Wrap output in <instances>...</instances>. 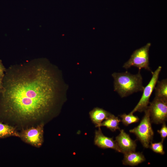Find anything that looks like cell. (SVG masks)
<instances>
[{
  "instance_id": "6da1fadb",
  "label": "cell",
  "mask_w": 167,
  "mask_h": 167,
  "mask_svg": "<svg viewBox=\"0 0 167 167\" xmlns=\"http://www.w3.org/2000/svg\"><path fill=\"white\" fill-rule=\"evenodd\" d=\"M57 71L41 63L6 70L0 92V118L21 130L45 124L54 116L63 92Z\"/></svg>"
},
{
  "instance_id": "7a4b0ae2",
  "label": "cell",
  "mask_w": 167,
  "mask_h": 167,
  "mask_svg": "<svg viewBox=\"0 0 167 167\" xmlns=\"http://www.w3.org/2000/svg\"><path fill=\"white\" fill-rule=\"evenodd\" d=\"M114 79V90L122 98L137 92H143L144 87L142 84V77L140 70L133 75L126 71L114 72L112 75Z\"/></svg>"
},
{
  "instance_id": "3957f363",
  "label": "cell",
  "mask_w": 167,
  "mask_h": 167,
  "mask_svg": "<svg viewBox=\"0 0 167 167\" xmlns=\"http://www.w3.org/2000/svg\"><path fill=\"white\" fill-rule=\"evenodd\" d=\"M144 111V115L139 124L130 130L129 132L136 135L144 148H148L152 141L154 133L152 127L148 107Z\"/></svg>"
},
{
  "instance_id": "277c9868",
  "label": "cell",
  "mask_w": 167,
  "mask_h": 167,
  "mask_svg": "<svg viewBox=\"0 0 167 167\" xmlns=\"http://www.w3.org/2000/svg\"><path fill=\"white\" fill-rule=\"evenodd\" d=\"M151 43H148L145 45L135 50L130 59L123 65V67L128 69L133 66L139 70L144 68L152 73L149 66V51Z\"/></svg>"
},
{
  "instance_id": "5b68a950",
  "label": "cell",
  "mask_w": 167,
  "mask_h": 167,
  "mask_svg": "<svg viewBox=\"0 0 167 167\" xmlns=\"http://www.w3.org/2000/svg\"><path fill=\"white\" fill-rule=\"evenodd\" d=\"M44 123H41L22 129L19 132V138L26 143L39 148L44 141Z\"/></svg>"
},
{
  "instance_id": "8992f818",
  "label": "cell",
  "mask_w": 167,
  "mask_h": 167,
  "mask_svg": "<svg viewBox=\"0 0 167 167\" xmlns=\"http://www.w3.org/2000/svg\"><path fill=\"white\" fill-rule=\"evenodd\" d=\"M161 67L159 66L152 73V76L148 85L144 88L142 96L137 105L130 113H133L138 111H144L148 107L149 99L158 81L159 75L161 70Z\"/></svg>"
},
{
  "instance_id": "52a82bcc",
  "label": "cell",
  "mask_w": 167,
  "mask_h": 167,
  "mask_svg": "<svg viewBox=\"0 0 167 167\" xmlns=\"http://www.w3.org/2000/svg\"><path fill=\"white\" fill-rule=\"evenodd\" d=\"M148 108L151 122L156 124L165 122L167 119V101L155 97Z\"/></svg>"
},
{
  "instance_id": "ba28073f",
  "label": "cell",
  "mask_w": 167,
  "mask_h": 167,
  "mask_svg": "<svg viewBox=\"0 0 167 167\" xmlns=\"http://www.w3.org/2000/svg\"><path fill=\"white\" fill-rule=\"evenodd\" d=\"M120 130V133L115 137V141L121 152L124 154L128 152L135 151L137 146L135 141L133 140L124 130Z\"/></svg>"
},
{
  "instance_id": "9c48e42d",
  "label": "cell",
  "mask_w": 167,
  "mask_h": 167,
  "mask_svg": "<svg viewBox=\"0 0 167 167\" xmlns=\"http://www.w3.org/2000/svg\"><path fill=\"white\" fill-rule=\"evenodd\" d=\"M94 144L100 148L103 149L111 148L117 152H121L115 141L113 138L105 135L102 133L100 127L95 131L94 138Z\"/></svg>"
},
{
  "instance_id": "30bf717a",
  "label": "cell",
  "mask_w": 167,
  "mask_h": 167,
  "mask_svg": "<svg viewBox=\"0 0 167 167\" xmlns=\"http://www.w3.org/2000/svg\"><path fill=\"white\" fill-rule=\"evenodd\" d=\"M122 161L124 165L135 166L144 161L145 158L142 153L135 151L130 152L124 153Z\"/></svg>"
},
{
  "instance_id": "8fae6325",
  "label": "cell",
  "mask_w": 167,
  "mask_h": 167,
  "mask_svg": "<svg viewBox=\"0 0 167 167\" xmlns=\"http://www.w3.org/2000/svg\"><path fill=\"white\" fill-rule=\"evenodd\" d=\"M112 113L102 108L96 107L89 113L90 119L96 127H100L101 123Z\"/></svg>"
},
{
  "instance_id": "7c38bea8",
  "label": "cell",
  "mask_w": 167,
  "mask_h": 167,
  "mask_svg": "<svg viewBox=\"0 0 167 167\" xmlns=\"http://www.w3.org/2000/svg\"><path fill=\"white\" fill-rule=\"evenodd\" d=\"M10 136L19 137V132L15 127L0 122V138Z\"/></svg>"
},
{
  "instance_id": "4fadbf2b",
  "label": "cell",
  "mask_w": 167,
  "mask_h": 167,
  "mask_svg": "<svg viewBox=\"0 0 167 167\" xmlns=\"http://www.w3.org/2000/svg\"><path fill=\"white\" fill-rule=\"evenodd\" d=\"M157 85L155 87V97L167 101V79L158 81Z\"/></svg>"
},
{
  "instance_id": "5bb4252c",
  "label": "cell",
  "mask_w": 167,
  "mask_h": 167,
  "mask_svg": "<svg viewBox=\"0 0 167 167\" xmlns=\"http://www.w3.org/2000/svg\"><path fill=\"white\" fill-rule=\"evenodd\" d=\"M121 120L118 117L111 114L101 123V126H105L112 131L120 130L119 125Z\"/></svg>"
},
{
  "instance_id": "9a60e30c",
  "label": "cell",
  "mask_w": 167,
  "mask_h": 167,
  "mask_svg": "<svg viewBox=\"0 0 167 167\" xmlns=\"http://www.w3.org/2000/svg\"><path fill=\"white\" fill-rule=\"evenodd\" d=\"M120 117L122 118L121 122L126 126L137 122L139 120V118L137 116H135L133 113H130L128 114L123 113L121 114Z\"/></svg>"
},
{
  "instance_id": "2e32d148",
  "label": "cell",
  "mask_w": 167,
  "mask_h": 167,
  "mask_svg": "<svg viewBox=\"0 0 167 167\" xmlns=\"http://www.w3.org/2000/svg\"><path fill=\"white\" fill-rule=\"evenodd\" d=\"M163 142V141L162 140L158 143H153L152 142L149 145V148L156 153L163 155L165 154V152L164 150Z\"/></svg>"
},
{
  "instance_id": "e0dca14e",
  "label": "cell",
  "mask_w": 167,
  "mask_h": 167,
  "mask_svg": "<svg viewBox=\"0 0 167 167\" xmlns=\"http://www.w3.org/2000/svg\"><path fill=\"white\" fill-rule=\"evenodd\" d=\"M162 127L160 130L157 131L162 139L161 140L164 141L167 136V126L165 122L163 123Z\"/></svg>"
},
{
  "instance_id": "ac0fdd59",
  "label": "cell",
  "mask_w": 167,
  "mask_h": 167,
  "mask_svg": "<svg viewBox=\"0 0 167 167\" xmlns=\"http://www.w3.org/2000/svg\"><path fill=\"white\" fill-rule=\"evenodd\" d=\"M5 74H0V92L3 89V80Z\"/></svg>"
},
{
  "instance_id": "d6986e66",
  "label": "cell",
  "mask_w": 167,
  "mask_h": 167,
  "mask_svg": "<svg viewBox=\"0 0 167 167\" xmlns=\"http://www.w3.org/2000/svg\"><path fill=\"white\" fill-rule=\"evenodd\" d=\"M6 70L3 65L1 61L0 60V74H4Z\"/></svg>"
}]
</instances>
